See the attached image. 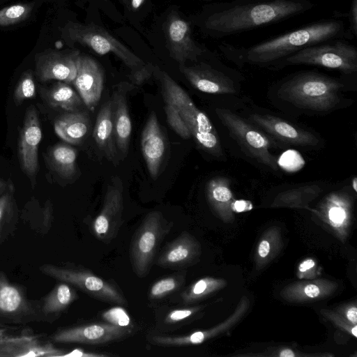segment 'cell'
<instances>
[{"mask_svg": "<svg viewBox=\"0 0 357 357\" xmlns=\"http://www.w3.org/2000/svg\"><path fill=\"white\" fill-rule=\"evenodd\" d=\"M309 0H223L206 11L201 22L208 35L225 38L304 13Z\"/></svg>", "mask_w": 357, "mask_h": 357, "instance_id": "cell-1", "label": "cell"}, {"mask_svg": "<svg viewBox=\"0 0 357 357\" xmlns=\"http://www.w3.org/2000/svg\"><path fill=\"white\" fill-rule=\"evenodd\" d=\"M354 36L344 22L328 19L301 27L252 46H236L222 43L220 50L231 61L240 65H275L285 58L310 46L335 39Z\"/></svg>", "mask_w": 357, "mask_h": 357, "instance_id": "cell-2", "label": "cell"}, {"mask_svg": "<svg viewBox=\"0 0 357 357\" xmlns=\"http://www.w3.org/2000/svg\"><path fill=\"white\" fill-rule=\"evenodd\" d=\"M344 84L339 80L321 73L305 71L294 74L283 82L280 98L296 107L326 112L340 102V92Z\"/></svg>", "mask_w": 357, "mask_h": 357, "instance_id": "cell-3", "label": "cell"}, {"mask_svg": "<svg viewBox=\"0 0 357 357\" xmlns=\"http://www.w3.org/2000/svg\"><path fill=\"white\" fill-rule=\"evenodd\" d=\"M156 75L165 102L177 109L197 144L214 157H222L218 135L208 117L197 107L187 92L166 72L158 70Z\"/></svg>", "mask_w": 357, "mask_h": 357, "instance_id": "cell-4", "label": "cell"}, {"mask_svg": "<svg viewBox=\"0 0 357 357\" xmlns=\"http://www.w3.org/2000/svg\"><path fill=\"white\" fill-rule=\"evenodd\" d=\"M66 38L91 49L100 55L113 53L130 69L131 80L141 84L150 78L154 67L146 63L104 29L93 24L70 22L65 26Z\"/></svg>", "mask_w": 357, "mask_h": 357, "instance_id": "cell-5", "label": "cell"}, {"mask_svg": "<svg viewBox=\"0 0 357 357\" xmlns=\"http://www.w3.org/2000/svg\"><path fill=\"white\" fill-rule=\"evenodd\" d=\"M291 65L317 66L352 74L357 71V50L345 39H335L304 48L275 66Z\"/></svg>", "mask_w": 357, "mask_h": 357, "instance_id": "cell-6", "label": "cell"}, {"mask_svg": "<svg viewBox=\"0 0 357 357\" xmlns=\"http://www.w3.org/2000/svg\"><path fill=\"white\" fill-rule=\"evenodd\" d=\"M44 275L65 282L100 301L121 305L127 300L119 287L112 281L97 276L89 270L70 264L56 265L44 264L39 266Z\"/></svg>", "mask_w": 357, "mask_h": 357, "instance_id": "cell-7", "label": "cell"}, {"mask_svg": "<svg viewBox=\"0 0 357 357\" xmlns=\"http://www.w3.org/2000/svg\"><path fill=\"white\" fill-rule=\"evenodd\" d=\"M172 223L160 211L149 213L136 231L130 248V263L134 273L144 278L150 271L153 259Z\"/></svg>", "mask_w": 357, "mask_h": 357, "instance_id": "cell-8", "label": "cell"}, {"mask_svg": "<svg viewBox=\"0 0 357 357\" xmlns=\"http://www.w3.org/2000/svg\"><path fill=\"white\" fill-rule=\"evenodd\" d=\"M215 111L230 135L248 155L273 170L278 169V161L270 151L272 142L266 133L229 109L218 107Z\"/></svg>", "mask_w": 357, "mask_h": 357, "instance_id": "cell-9", "label": "cell"}, {"mask_svg": "<svg viewBox=\"0 0 357 357\" xmlns=\"http://www.w3.org/2000/svg\"><path fill=\"white\" fill-rule=\"evenodd\" d=\"M0 321L17 325L45 322L40 299H30L26 288L10 281L2 271H0Z\"/></svg>", "mask_w": 357, "mask_h": 357, "instance_id": "cell-10", "label": "cell"}, {"mask_svg": "<svg viewBox=\"0 0 357 357\" xmlns=\"http://www.w3.org/2000/svg\"><path fill=\"white\" fill-rule=\"evenodd\" d=\"M131 328L98 322L59 328L50 335L53 343L105 344L131 334Z\"/></svg>", "mask_w": 357, "mask_h": 357, "instance_id": "cell-11", "label": "cell"}, {"mask_svg": "<svg viewBox=\"0 0 357 357\" xmlns=\"http://www.w3.org/2000/svg\"><path fill=\"white\" fill-rule=\"evenodd\" d=\"M123 210V184L119 176L108 184L101 211L92 223L94 236L108 243L114 238L122 223Z\"/></svg>", "mask_w": 357, "mask_h": 357, "instance_id": "cell-12", "label": "cell"}, {"mask_svg": "<svg viewBox=\"0 0 357 357\" xmlns=\"http://www.w3.org/2000/svg\"><path fill=\"white\" fill-rule=\"evenodd\" d=\"M42 132L37 111L29 106L25 113L18 144V156L22 170L29 177L33 188L38 171V146Z\"/></svg>", "mask_w": 357, "mask_h": 357, "instance_id": "cell-13", "label": "cell"}, {"mask_svg": "<svg viewBox=\"0 0 357 357\" xmlns=\"http://www.w3.org/2000/svg\"><path fill=\"white\" fill-rule=\"evenodd\" d=\"M75 64L77 72L73 83L84 105L90 110H94L103 90V70L94 59L79 52Z\"/></svg>", "mask_w": 357, "mask_h": 357, "instance_id": "cell-14", "label": "cell"}, {"mask_svg": "<svg viewBox=\"0 0 357 357\" xmlns=\"http://www.w3.org/2000/svg\"><path fill=\"white\" fill-rule=\"evenodd\" d=\"M166 38L170 56L180 65L198 61L205 52L194 40L189 24L176 15L167 22Z\"/></svg>", "mask_w": 357, "mask_h": 357, "instance_id": "cell-15", "label": "cell"}, {"mask_svg": "<svg viewBox=\"0 0 357 357\" xmlns=\"http://www.w3.org/2000/svg\"><path fill=\"white\" fill-rule=\"evenodd\" d=\"M179 70L196 89L211 94H234V81L227 73L206 62L191 66L180 65Z\"/></svg>", "mask_w": 357, "mask_h": 357, "instance_id": "cell-16", "label": "cell"}, {"mask_svg": "<svg viewBox=\"0 0 357 357\" xmlns=\"http://www.w3.org/2000/svg\"><path fill=\"white\" fill-rule=\"evenodd\" d=\"M78 53L77 51L66 52L49 50L36 54L37 77L42 82L55 79L73 83L76 76L75 59Z\"/></svg>", "mask_w": 357, "mask_h": 357, "instance_id": "cell-17", "label": "cell"}, {"mask_svg": "<svg viewBox=\"0 0 357 357\" xmlns=\"http://www.w3.org/2000/svg\"><path fill=\"white\" fill-rule=\"evenodd\" d=\"M249 120L266 133L284 143L301 146H314L319 144V139L314 134L280 118L252 114H250Z\"/></svg>", "mask_w": 357, "mask_h": 357, "instance_id": "cell-18", "label": "cell"}, {"mask_svg": "<svg viewBox=\"0 0 357 357\" xmlns=\"http://www.w3.org/2000/svg\"><path fill=\"white\" fill-rule=\"evenodd\" d=\"M141 149L148 172L153 179L160 174L166 151V141L157 115L152 111L141 137Z\"/></svg>", "mask_w": 357, "mask_h": 357, "instance_id": "cell-19", "label": "cell"}, {"mask_svg": "<svg viewBox=\"0 0 357 357\" xmlns=\"http://www.w3.org/2000/svg\"><path fill=\"white\" fill-rule=\"evenodd\" d=\"M201 248L197 240L190 233L183 231L163 248L155 264L169 269H183L196 262Z\"/></svg>", "mask_w": 357, "mask_h": 357, "instance_id": "cell-20", "label": "cell"}, {"mask_svg": "<svg viewBox=\"0 0 357 357\" xmlns=\"http://www.w3.org/2000/svg\"><path fill=\"white\" fill-rule=\"evenodd\" d=\"M66 351L54 347L52 342H43L39 336L28 333L10 336L0 342V357H56Z\"/></svg>", "mask_w": 357, "mask_h": 357, "instance_id": "cell-21", "label": "cell"}, {"mask_svg": "<svg viewBox=\"0 0 357 357\" xmlns=\"http://www.w3.org/2000/svg\"><path fill=\"white\" fill-rule=\"evenodd\" d=\"M128 90L127 84L121 83L116 86L111 98L119 160H123L128 155L132 132L131 119L127 102Z\"/></svg>", "mask_w": 357, "mask_h": 357, "instance_id": "cell-22", "label": "cell"}, {"mask_svg": "<svg viewBox=\"0 0 357 357\" xmlns=\"http://www.w3.org/2000/svg\"><path fill=\"white\" fill-rule=\"evenodd\" d=\"M93 136L97 146L107 160L114 165H117L120 160L116 144L113 106L111 99L106 101L99 110Z\"/></svg>", "mask_w": 357, "mask_h": 357, "instance_id": "cell-23", "label": "cell"}, {"mask_svg": "<svg viewBox=\"0 0 357 357\" xmlns=\"http://www.w3.org/2000/svg\"><path fill=\"white\" fill-rule=\"evenodd\" d=\"M77 298L78 295L74 287L59 281L47 294L40 298V310L45 322H54Z\"/></svg>", "mask_w": 357, "mask_h": 357, "instance_id": "cell-24", "label": "cell"}, {"mask_svg": "<svg viewBox=\"0 0 357 357\" xmlns=\"http://www.w3.org/2000/svg\"><path fill=\"white\" fill-rule=\"evenodd\" d=\"M208 202L214 212L223 220L233 219V193L226 177L216 176L208 181L206 188Z\"/></svg>", "mask_w": 357, "mask_h": 357, "instance_id": "cell-25", "label": "cell"}, {"mask_svg": "<svg viewBox=\"0 0 357 357\" xmlns=\"http://www.w3.org/2000/svg\"><path fill=\"white\" fill-rule=\"evenodd\" d=\"M90 128V119L86 112H69L54 122V130L63 141L78 144L84 139Z\"/></svg>", "mask_w": 357, "mask_h": 357, "instance_id": "cell-26", "label": "cell"}, {"mask_svg": "<svg viewBox=\"0 0 357 357\" xmlns=\"http://www.w3.org/2000/svg\"><path fill=\"white\" fill-rule=\"evenodd\" d=\"M336 287L337 284L325 280L299 282L285 287L281 295L291 302L312 301L328 296Z\"/></svg>", "mask_w": 357, "mask_h": 357, "instance_id": "cell-27", "label": "cell"}, {"mask_svg": "<svg viewBox=\"0 0 357 357\" xmlns=\"http://www.w3.org/2000/svg\"><path fill=\"white\" fill-rule=\"evenodd\" d=\"M14 192L13 184L8 180L6 190L0 196V244L4 243L17 229L19 210Z\"/></svg>", "mask_w": 357, "mask_h": 357, "instance_id": "cell-28", "label": "cell"}, {"mask_svg": "<svg viewBox=\"0 0 357 357\" xmlns=\"http://www.w3.org/2000/svg\"><path fill=\"white\" fill-rule=\"evenodd\" d=\"M42 93L47 103L54 108L76 112L84 105L79 93L66 82H59Z\"/></svg>", "mask_w": 357, "mask_h": 357, "instance_id": "cell-29", "label": "cell"}, {"mask_svg": "<svg viewBox=\"0 0 357 357\" xmlns=\"http://www.w3.org/2000/svg\"><path fill=\"white\" fill-rule=\"evenodd\" d=\"M241 314L242 311H240L229 323L236 320ZM229 323L226 324L227 323L225 322L224 324L215 327L213 329L195 331L185 335H155L152 336L151 340L154 344L163 347H181L198 344L218 335L224 328L229 326Z\"/></svg>", "mask_w": 357, "mask_h": 357, "instance_id": "cell-30", "label": "cell"}, {"mask_svg": "<svg viewBox=\"0 0 357 357\" xmlns=\"http://www.w3.org/2000/svg\"><path fill=\"white\" fill-rule=\"evenodd\" d=\"M77 151L66 144H56L48 152L51 168L61 177L70 179L77 173Z\"/></svg>", "mask_w": 357, "mask_h": 357, "instance_id": "cell-31", "label": "cell"}, {"mask_svg": "<svg viewBox=\"0 0 357 357\" xmlns=\"http://www.w3.org/2000/svg\"><path fill=\"white\" fill-rule=\"evenodd\" d=\"M321 192V188L317 185H304L289 189L278 194L273 206H301L314 199Z\"/></svg>", "mask_w": 357, "mask_h": 357, "instance_id": "cell-32", "label": "cell"}, {"mask_svg": "<svg viewBox=\"0 0 357 357\" xmlns=\"http://www.w3.org/2000/svg\"><path fill=\"white\" fill-rule=\"evenodd\" d=\"M349 205L347 198L342 194L333 193L326 199L323 211L331 225L336 228L346 225Z\"/></svg>", "mask_w": 357, "mask_h": 357, "instance_id": "cell-33", "label": "cell"}, {"mask_svg": "<svg viewBox=\"0 0 357 357\" xmlns=\"http://www.w3.org/2000/svg\"><path fill=\"white\" fill-rule=\"evenodd\" d=\"M224 282L212 278H202L184 290L181 298L183 303L189 304L202 299L223 286Z\"/></svg>", "mask_w": 357, "mask_h": 357, "instance_id": "cell-34", "label": "cell"}, {"mask_svg": "<svg viewBox=\"0 0 357 357\" xmlns=\"http://www.w3.org/2000/svg\"><path fill=\"white\" fill-rule=\"evenodd\" d=\"M185 272H180L154 282L149 293V297L153 300L161 299L167 295L177 291L184 283Z\"/></svg>", "mask_w": 357, "mask_h": 357, "instance_id": "cell-35", "label": "cell"}, {"mask_svg": "<svg viewBox=\"0 0 357 357\" xmlns=\"http://www.w3.org/2000/svg\"><path fill=\"white\" fill-rule=\"evenodd\" d=\"M32 3H20L4 7L0 10V26L13 25L24 21L31 14Z\"/></svg>", "mask_w": 357, "mask_h": 357, "instance_id": "cell-36", "label": "cell"}, {"mask_svg": "<svg viewBox=\"0 0 357 357\" xmlns=\"http://www.w3.org/2000/svg\"><path fill=\"white\" fill-rule=\"evenodd\" d=\"M36 86L33 81L32 71H25L21 76L14 91V102L19 105L24 100L35 96Z\"/></svg>", "mask_w": 357, "mask_h": 357, "instance_id": "cell-37", "label": "cell"}, {"mask_svg": "<svg viewBox=\"0 0 357 357\" xmlns=\"http://www.w3.org/2000/svg\"><path fill=\"white\" fill-rule=\"evenodd\" d=\"M165 112L166 114L167 121L169 126L176 132L181 138L188 139L192 137L191 133L180 115L177 109L171 104L165 103Z\"/></svg>", "mask_w": 357, "mask_h": 357, "instance_id": "cell-38", "label": "cell"}, {"mask_svg": "<svg viewBox=\"0 0 357 357\" xmlns=\"http://www.w3.org/2000/svg\"><path fill=\"white\" fill-rule=\"evenodd\" d=\"M37 218L28 222L29 227L40 234H47L50 230L53 221V208L50 201L41 209V212Z\"/></svg>", "mask_w": 357, "mask_h": 357, "instance_id": "cell-39", "label": "cell"}, {"mask_svg": "<svg viewBox=\"0 0 357 357\" xmlns=\"http://www.w3.org/2000/svg\"><path fill=\"white\" fill-rule=\"evenodd\" d=\"M106 322L118 326L131 328V320L126 310L120 306L112 307L101 314Z\"/></svg>", "mask_w": 357, "mask_h": 357, "instance_id": "cell-40", "label": "cell"}, {"mask_svg": "<svg viewBox=\"0 0 357 357\" xmlns=\"http://www.w3.org/2000/svg\"><path fill=\"white\" fill-rule=\"evenodd\" d=\"M199 307H185L175 309L169 311L165 317L164 323L166 325H176L184 322L197 312Z\"/></svg>", "mask_w": 357, "mask_h": 357, "instance_id": "cell-41", "label": "cell"}, {"mask_svg": "<svg viewBox=\"0 0 357 357\" xmlns=\"http://www.w3.org/2000/svg\"><path fill=\"white\" fill-rule=\"evenodd\" d=\"M349 26L348 29L353 36L357 33V0H352L347 14Z\"/></svg>", "mask_w": 357, "mask_h": 357, "instance_id": "cell-42", "label": "cell"}, {"mask_svg": "<svg viewBox=\"0 0 357 357\" xmlns=\"http://www.w3.org/2000/svg\"><path fill=\"white\" fill-rule=\"evenodd\" d=\"M63 356H72V357H102V356H107V355L102 354H96V353H90L86 352L85 351L79 349H75L73 351L66 353Z\"/></svg>", "mask_w": 357, "mask_h": 357, "instance_id": "cell-43", "label": "cell"}, {"mask_svg": "<svg viewBox=\"0 0 357 357\" xmlns=\"http://www.w3.org/2000/svg\"><path fill=\"white\" fill-rule=\"evenodd\" d=\"M271 251V244L268 240H262L258 247V255L261 258H266Z\"/></svg>", "mask_w": 357, "mask_h": 357, "instance_id": "cell-44", "label": "cell"}, {"mask_svg": "<svg viewBox=\"0 0 357 357\" xmlns=\"http://www.w3.org/2000/svg\"><path fill=\"white\" fill-rule=\"evenodd\" d=\"M345 317L353 325L357 324V307L356 306H351L347 309L345 311Z\"/></svg>", "mask_w": 357, "mask_h": 357, "instance_id": "cell-45", "label": "cell"}, {"mask_svg": "<svg viewBox=\"0 0 357 357\" xmlns=\"http://www.w3.org/2000/svg\"><path fill=\"white\" fill-rule=\"evenodd\" d=\"M247 210V202L245 201H235L233 204V211L242 212Z\"/></svg>", "mask_w": 357, "mask_h": 357, "instance_id": "cell-46", "label": "cell"}, {"mask_svg": "<svg viewBox=\"0 0 357 357\" xmlns=\"http://www.w3.org/2000/svg\"><path fill=\"white\" fill-rule=\"evenodd\" d=\"M314 266V261L312 259H307L304 261L302 264L299 266V271L300 272H305L312 268H313Z\"/></svg>", "mask_w": 357, "mask_h": 357, "instance_id": "cell-47", "label": "cell"}, {"mask_svg": "<svg viewBox=\"0 0 357 357\" xmlns=\"http://www.w3.org/2000/svg\"><path fill=\"white\" fill-rule=\"evenodd\" d=\"M8 327L0 328V342L10 337L9 334L7 333Z\"/></svg>", "mask_w": 357, "mask_h": 357, "instance_id": "cell-48", "label": "cell"}, {"mask_svg": "<svg viewBox=\"0 0 357 357\" xmlns=\"http://www.w3.org/2000/svg\"><path fill=\"white\" fill-rule=\"evenodd\" d=\"M280 357H294V353L290 349L282 350L280 354Z\"/></svg>", "mask_w": 357, "mask_h": 357, "instance_id": "cell-49", "label": "cell"}, {"mask_svg": "<svg viewBox=\"0 0 357 357\" xmlns=\"http://www.w3.org/2000/svg\"><path fill=\"white\" fill-rule=\"evenodd\" d=\"M144 1V0H131V6L134 9H137Z\"/></svg>", "mask_w": 357, "mask_h": 357, "instance_id": "cell-50", "label": "cell"}, {"mask_svg": "<svg viewBox=\"0 0 357 357\" xmlns=\"http://www.w3.org/2000/svg\"><path fill=\"white\" fill-rule=\"evenodd\" d=\"M7 186V183H6L3 179L0 178V196L4 192Z\"/></svg>", "mask_w": 357, "mask_h": 357, "instance_id": "cell-51", "label": "cell"}, {"mask_svg": "<svg viewBox=\"0 0 357 357\" xmlns=\"http://www.w3.org/2000/svg\"><path fill=\"white\" fill-rule=\"evenodd\" d=\"M351 184L354 191L357 192V178L356 177L354 178Z\"/></svg>", "mask_w": 357, "mask_h": 357, "instance_id": "cell-52", "label": "cell"}, {"mask_svg": "<svg viewBox=\"0 0 357 357\" xmlns=\"http://www.w3.org/2000/svg\"><path fill=\"white\" fill-rule=\"evenodd\" d=\"M124 3L128 4L129 0H121Z\"/></svg>", "mask_w": 357, "mask_h": 357, "instance_id": "cell-53", "label": "cell"}, {"mask_svg": "<svg viewBox=\"0 0 357 357\" xmlns=\"http://www.w3.org/2000/svg\"><path fill=\"white\" fill-rule=\"evenodd\" d=\"M4 327H7L6 326H5L4 324H1L0 325V328H4Z\"/></svg>", "mask_w": 357, "mask_h": 357, "instance_id": "cell-54", "label": "cell"}, {"mask_svg": "<svg viewBox=\"0 0 357 357\" xmlns=\"http://www.w3.org/2000/svg\"><path fill=\"white\" fill-rule=\"evenodd\" d=\"M219 1H223V0H219Z\"/></svg>", "mask_w": 357, "mask_h": 357, "instance_id": "cell-55", "label": "cell"}]
</instances>
